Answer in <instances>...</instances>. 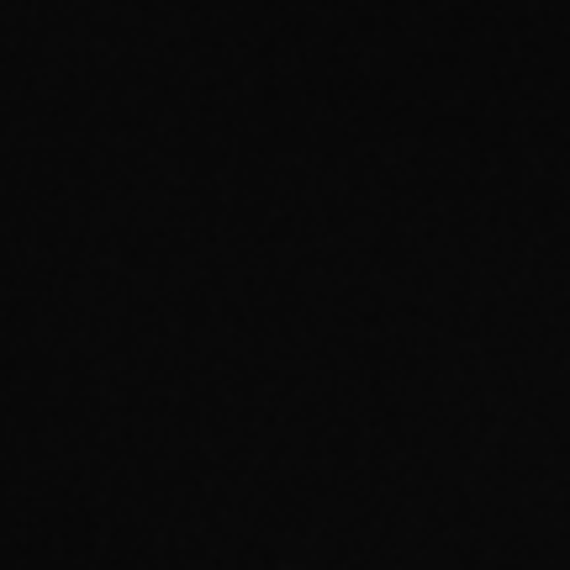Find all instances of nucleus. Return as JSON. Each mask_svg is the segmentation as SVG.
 I'll use <instances>...</instances> for the list:
<instances>
[]
</instances>
